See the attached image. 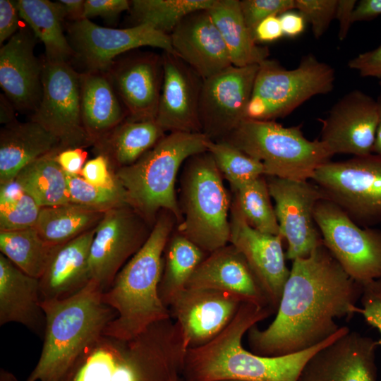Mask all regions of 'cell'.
<instances>
[{
    "label": "cell",
    "instance_id": "obj_1",
    "mask_svg": "<svg viewBox=\"0 0 381 381\" xmlns=\"http://www.w3.org/2000/svg\"><path fill=\"white\" fill-rule=\"evenodd\" d=\"M273 322L248 332L251 352L281 356L315 346L341 327L336 320L361 312L357 306L363 285L341 267L323 244L292 261Z\"/></svg>",
    "mask_w": 381,
    "mask_h": 381
},
{
    "label": "cell",
    "instance_id": "obj_2",
    "mask_svg": "<svg viewBox=\"0 0 381 381\" xmlns=\"http://www.w3.org/2000/svg\"><path fill=\"white\" fill-rule=\"evenodd\" d=\"M188 349L180 325L171 318L131 339L102 334L60 381H181Z\"/></svg>",
    "mask_w": 381,
    "mask_h": 381
},
{
    "label": "cell",
    "instance_id": "obj_3",
    "mask_svg": "<svg viewBox=\"0 0 381 381\" xmlns=\"http://www.w3.org/2000/svg\"><path fill=\"white\" fill-rule=\"evenodd\" d=\"M275 312L270 307L242 303L231 323L207 344L187 350L181 377L184 381H298L307 361L319 350L346 333L341 327L334 335L306 350L281 356H262L245 349L243 335Z\"/></svg>",
    "mask_w": 381,
    "mask_h": 381
},
{
    "label": "cell",
    "instance_id": "obj_4",
    "mask_svg": "<svg viewBox=\"0 0 381 381\" xmlns=\"http://www.w3.org/2000/svg\"><path fill=\"white\" fill-rule=\"evenodd\" d=\"M176 225L172 213L159 212L145 243L120 270L110 288L103 292L104 303L116 312L103 334L131 339L150 325L171 318L169 308L159 297V285L163 253Z\"/></svg>",
    "mask_w": 381,
    "mask_h": 381
},
{
    "label": "cell",
    "instance_id": "obj_5",
    "mask_svg": "<svg viewBox=\"0 0 381 381\" xmlns=\"http://www.w3.org/2000/svg\"><path fill=\"white\" fill-rule=\"evenodd\" d=\"M95 280L65 299L42 302L45 315L44 342L39 361L26 381H60L83 349L116 317L104 303Z\"/></svg>",
    "mask_w": 381,
    "mask_h": 381
},
{
    "label": "cell",
    "instance_id": "obj_6",
    "mask_svg": "<svg viewBox=\"0 0 381 381\" xmlns=\"http://www.w3.org/2000/svg\"><path fill=\"white\" fill-rule=\"evenodd\" d=\"M210 139L202 133L165 135L135 163L118 168L115 175L128 204L153 226L162 210L182 222L175 185L180 168L191 156L207 152Z\"/></svg>",
    "mask_w": 381,
    "mask_h": 381
},
{
    "label": "cell",
    "instance_id": "obj_7",
    "mask_svg": "<svg viewBox=\"0 0 381 381\" xmlns=\"http://www.w3.org/2000/svg\"><path fill=\"white\" fill-rule=\"evenodd\" d=\"M178 203L183 218L179 233L207 254L229 243L232 195L208 152L183 164Z\"/></svg>",
    "mask_w": 381,
    "mask_h": 381
},
{
    "label": "cell",
    "instance_id": "obj_8",
    "mask_svg": "<svg viewBox=\"0 0 381 381\" xmlns=\"http://www.w3.org/2000/svg\"><path fill=\"white\" fill-rule=\"evenodd\" d=\"M262 162L265 176L307 181L333 156L316 139L310 140L301 126H284L274 121L244 119L224 139Z\"/></svg>",
    "mask_w": 381,
    "mask_h": 381
},
{
    "label": "cell",
    "instance_id": "obj_9",
    "mask_svg": "<svg viewBox=\"0 0 381 381\" xmlns=\"http://www.w3.org/2000/svg\"><path fill=\"white\" fill-rule=\"evenodd\" d=\"M334 80L333 68L312 54L291 70L267 59L259 64L244 119L274 121L286 116L311 97L330 92Z\"/></svg>",
    "mask_w": 381,
    "mask_h": 381
},
{
    "label": "cell",
    "instance_id": "obj_10",
    "mask_svg": "<svg viewBox=\"0 0 381 381\" xmlns=\"http://www.w3.org/2000/svg\"><path fill=\"white\" fill-rule=\"evenodd\" d=\"M311 180L355 223H381V157L371 154L320 166Z\"/></svg>",
    "mask_w": 381,
    "mask_h": 381
},
{
    "label": "cell",
    "instance_id": "obj_11",
    "mask_svg": "<svg viewBox=\"0 0 381 381\" xmlns=\"http://www.w3.org/2000/svg\"><path fill=\"white\" fill-rule=\"evenodd\" d=\"M314 217L323 244L351 278L363 284L381 277V231L358 225L327 198Z\"/></svg>",
    "mask_w": 381,
    "mask_h": 381
},
{
    "label": "cell",
    "instance_id": "obj_12",
    "mask_svg": "<svg viewBox=\"0 0 381 381\" xmlns=\"http://www.w3.org/2000/svg\"><path fill=\"white\" fill-rule=\"evenodd\" d=\"M42 97L31 116L55 136L63 149L91 144L80 110V74L67 61L42 64Z\"/></svg>",
    "mask_w": 381,
    "mask_h": 381
},
{
    "label": "cell",
    "instance_id": "obj_13",
    "mask_svg": "<svg viewBox=\"0 0 381 381\" xmlns=\"http://www.w3.org/2000/svg\"><path fill=\"white\" fill-rule=\"evenodd\" d=\"M152 226L128 205L104 212L95 228L89 256L91 279L104 292L145 243Z\"/></svg>",
    "mask_w": 381,
    "mask_h": 381
},
{
    "label": "cell",
    "instance_id": "obj_14",
    "mask_svg": "<svg viewBox=\"0 0 381 381\" xmlns=\"http://www.w3.org/2000/svg\"><path fill=\"white\" fill-rule=\"evenodd\" d=\"M267 183L279 228L287 242L286 258L294 260L308 256L322 239L314 212L317 203L326 198L322 190L307 181L267 176Z\"/></svg>",
    "mask_w": 381,
    "mask_h": 381
},
{
    "label": "cell",
    "instance_id": "obj_15",
    "mask_svg": "<svg viewBox=\"0 0 381 381\" xmlns=\"http://www.w3.org/2000/svg\"><path fill=\"white\" fill-rule=\"evenodd\" d=\"M258 68L231 65L203 80L199 116L202 133L209 139H224L244 120Z\"/></svg>",
    "mask_w": 381,
    "mask_h": 381
},
{
    "label": "cell",
    "instance_id": "obj_16",
    "mask_svg": "<svg viewBox=\"0 0 381 381\" xmlns=\"http://www.w3.org/2000/svg\"><path fill=\"white\" fill-rule=\"evenodd\" d=\"M72 48L90 71L107 73L118 55L140 47L150 46L174 54L169 35L148 24L128 28H104L82 19L69 28Z\"/></svg>",
    "mask_w": 381,
    "mask_h": 381
},
{
    "label": "cell",
    "instance_id": "obj_17",
    "mask_svg": "<svg viewBox=\"0 0 381 381\" xmlns=\"http://www.w3.org/2000/svg\"><path fill=\"white\" fill-rule=\"evenodd\" d=\"M322 123L320 140L332 155L373 154L379 120L376 99L355 90L339 99Z\"/></svg>",
    "mask_w": 381,
    "mask_h": 381
},
{
    "label": "cell",
    "instance_id": "obj_18",
    "mask_svg": "<svg viewBox=\"0 0 381 381\" xmlns=\"http://www.w3.org/2000/svg\"><path fill=\"white\" fill-rule=\"evenodd\" d=\"M283 240L280 234H266L251 227L231 203L229 243L243 254L275 312L290 273L285 262Z\"/></svg>",
    "mask_w": 381,
    "mask_h": 381
},
{
    "label": "cell",
    "instance_id": "obj_19",
    "mask_svg": "<svg viewBox=\"0 0 381 381\" xmlns=\"http://www.w3.org/2000/svg\"><path fill=\"white\" fill-rule=\"evenodd\" d=\"M242 303L219 291L186 288L169 309L171 318L183 330L188 348L193 349L218 336L233 320Z\"/></svg>",
    "mask_w": 381,
    "mask_h": 381
},
{
    "label": "cell",
    "instance_id": "obj_20",
    "mask_svg": "<svg viewBox=\"0 0 381 381\" xmlns=\"http://www.w3.org/2000/svg\"><path fill=\"white\" fill-rule=\"evenodd\" d=\"M164 77L156 122L164 132L202 133L203 78L174 54L163 52Z\"/></svg>",
    "mask_w": 381,
    "mask_h": 381
},
{
    "label": "cell",
    "instance_id": "obj_21",
    "mask_svg": "<svg viewBox=\"0 0 381 381\" xmlns=\"http://www.w3.org/2000/svg\"><path fill=\"white\" fill-rule=\"evenodd\" d=\"M378 343L350 329L316 352L303 368L298 381H377Z\"/></svg>",
    "mask_w": 381,
    "mask_h": 381
},
{
    "label": "cell",
    "instance_id": "obj_22",
    "mask_svg": "<svg viewBox=\"0 0 381 381\" xmlns=\"http://www.w3.org/2000/svg\"><path fill=\"white\" fill-rule=\"evenodd\" d=\"M107 73L128 119L156 120L164 77L162 55L129 56L114 61Z\"/></svg>",
    "mask_w": 381,
    "mask_h": 381
},
{
    "label": "cell",
    "instance_id": "obj_23",
    "mask_svg": "<svg viewBox=\"0 0 381 381\" xmlns=\"http://www.w3.org/2000/svg\"><path fill=\"white\" fill-rule=\"evenodd\" d=\"M186 288L217 290L242 302L271 308L246 258L231 243L209 253L196 268Z\"/></svg>",
    "mask_w": 381,
    "mask_h": 381
},
{
    "label": "cell",
    "instance_id": "obj_24",
    "mask_svg": "<svg viewBox=\"0 0 381 381\" xmlns=\"http://www.w3.org/2000/svg\"><path fill=\"white\" fill-rule=\"evenodd\" d=\"M169 37L174 54L203 80L232 65L225 43L208 10L186 16Z\"/></svg>",
    "mask_w": 381,
    "mask_h": 381
},
{
    "label": "cell",
    "instance_id": "obj_25",
    "mask_svg": "<svg viewBox=\"0 0 381 381\" xmlns=\"http://www.w3.org/2000/svg\"><path fill=\"white\" fill-rule=\"evenodd\" d=\"M35 40L20 30L0 49V85L18 110L35 111L42 97L43 64L34 54Z\"/></svg>",
    "mask_w": 381,
    "mask_h": 381
},
{
    "label": "cell",
    "instance_id": "obj_26",
    "mask_svg": "<svg viewBox=\"0 0 381 381\" xmlns=\"http://www.w3.org/2000/svg\"><path fill=\"white\" fill-rule=\"evenodd\" d=\"M95 228L56 246L39 279L42 301L71 297L92 279L89 256Z\"/></svg>",
    "mask_w": 381,
    "mask_h": 381
},
{
    "label": "cell",
    "instance_id": "obj_27",
    "mask_svg": "<svg viewBox=\"0 0 381 381\" xmlns=\"http://www.w3.org/2000/svg\"><path fill=\"white\" fill-rule=\"evenodd\" d=\"M40 280L0 254V325L21 324L32 332L44 333Z\"/></svg>",
    "mask_w": 381,
    "mask_h": 381
},
{
    "label": "cell",
    "instance_id": "obj_28",
    "mask_svg": "<svg viewBox=\"0 0 381 381\" xmlns=\"http://www.w3.org/2000/svg\"><path fill=\"white\" fill-rule=\"evenodd\" d=\"M61 150L59 140L35 121L6 124L0 133V184L13 181L32 162Z\"/></svg>",
    "mask_w": 381,
    "mask_h": 381
},
{
    "label": "cell",
    "instance_id": "obj_29",
    "mask_svg": "<svg viewBox=\"0 0 381 381\" xmlns=\"http://www.w3.org/2000/svg\"><path fill=\"white\" fill-rule=\"evenodd\" d=\"M83 126L91 144H97L128 116L107 73L80 74Z\"/></svg>",
    "mask_w": 381,
    "mask_h": 381
},
{
    "label": "cell",
    "instance_id": "obj_30",
    "mask_svg": "<svg viewBox=\"0 0 381 381\" xmlns=\"http://www.w3.org/2000/svg\"><path fill=\"white\" fill-rule=\"evenodd\" d=\"M208 11L225 43L233 66L259 65L268 59L270 51L258 44L244 20L239 0H216Z\"/></svg>",
    "mask_w": 381,
    "mask_h": 381
},
{
    "label": "cell",
    "instance_id": "obj_31",
    "mask_svg": "<svg viewBox=\"0 0 381 381\" xmlns=\"http://www.w3.org/2000/svg\"><path fill=\"white\" fill-rule=\"evenodd\" d=\"M208 254L176 230L171 234L163 253L159 295L169 308L193 272Z\"/></svg>",
    "mask_w": 381,
    "mask_h": 381
},
{
    "label": "cell",
    "instance_id": "obj_32",
    "mask_svg": "<svg viewBox=\"0 0 381 381\" xmlns=\"http://www.w3.org/2000/svg\"><path fill=\"white\" fill-rule=\"evenodd\" d=\"M20 16L44 44L46 60L66 61L75 54L63 32L65 18L59 2L49 0L17 1Z\"/></svg>",
    "mask_w": 381,
    "mask_h": 381
},
{
    "label": "cell",
    "instance_id": "obj_33",
    "mask_svg": "<svg viewBox=\"0 0 381 381\" xmlns=\"http://www.w3.org/2000/svg\"><path fill=\"white\" fill-rule=\"evenodd\" d=\"M165 132L156 121H133L126 118L97 144L119 168L129 166L150 150Z\"/></svg>",
    "mask_w": 381,
    "mask_h": 381
},
{
    "label": "cell",
    "instance_id": "obj_34",
    "mask_svg": "<svg viewBox=\"0 0 381 381\" xmlns=\"http://www.w3.org/2000/svg\"><path fill=\"white\" fill-rule=\"evenodd\" d=\"M105 212L72 202L41 207L35 228L45 242L57 246L95 228Z\"/></svg>",
    "mask_w": 381,
    "mask_h": 381
},
{
    "label": "cell",
    "instance_id": "obj_35",
    "mask_svg": "<svg viewBox=\"0 0 381 381\" xmlns=\"http://www.w3.org/2000/svg\"><path fill=\"white\" fill-rule=\"evenodd\" d=\"M56 154L29 164L15 179L22 189L41 207L71 202L67 175L56 162Z\"/></svg>",
    "mask_w": 381,
    "mask_h": 381
},
{
    "label": "cell",
    "instance_id": "obj_36",
    "mask_svg": "<svg viewBox=\"0 0 381 381\" xmlns=\"http://www.w3.org/2000/svg\"><path fill=\"white\" fill-rule=\"evenodd\" d=\"M55 248L42 239L35 227L0 231L1 253L35 278L42 277Z\"/></svg>",
    "mask_w": 381,
    "mask_h": 381
},
{
    "label": "cell",
    "instance_id": "obj_37",
    "mask_svg": "<svg viewBox=\"0 0 381 381\" xmlns=\"http://www.w3.org/2000/svg\"><path fill=\"white\" fill-rule=\"evenodd\" d=\"M216 0H133L131 13L138 24H148L169 35L188 14L211 8Z\"/></svg>",
    "mask_w": 381,
    "mask_h": 381
},
{
    "label": "cell",
    "instance_id": "obj_38",
    "mask_svg": "<svg viewBox=\"0 0 381 381\" xmlns=\"http://www.w3.org/2000/svg\"><path fill=\"white\" fill-rule=\"evenodd\" d=\"M232 193V202L251 227L263 233L279 234L274 207L264 176Z\"/></svg>",
    "mask_w": 381,
    "mask_h": 381
},
{
    "label": "cell",
    "instance_id": "obj_39",
    "mask_svg": "<svg viewBox=\"0 0 381 381\" xmlns=\"http://www.w3.org/2000/svg\"><path fill=\"white\" fill-rule=\"evenodd\" d=\"M207 152L212 155L223 178L230 184L231 191L265 176L261 162L226 141L210 139Z\"/></svg>",
    "mask_w": 381,
    "mask_h": 381
},
{
    "label": "cell",
    "instance_id": "obj_40",
    "mask_svg": "<svg viewBox=\"0 0 381 381\" xmlns=\"http://www.w3.org/2000/svg\"><path fill=\"white\" fill-rule=\"evenodd\" d=\"M68 191L71 202L105 212L128 205L122 186L104 188L87 182L80 175H67Z\"/></svg>",
    "mask_w": 381,
    "mask_h": 381
},
{
    "label": "cell",
    "instance_id": "obj_41",
    "mask_svg": "<svg viewBox=\"0 0 381 381\" xmlns=\"http://www.w3.org/2000/svg\"><path fill=\"white\" fill-rule=\"evenodd\" d=\"M41 207L24 190L0 200V231L35 227Z\"/></svg>",
    "mask_w": 381,
    "mask_h": 381
},
{
    "label": "cell",
    "instance_id": "obj_42",
    "mask_svg": "<svg viewBox=\"0 0 381 381\" xmlns=\"http://www.w3.org/2000/svg\"><path fill=\"white\" fill-rule=\"evenodd\" d=\"M338 0H295L294 8L309 22L315 38L319 39L335 18Z\"/></svg>",
    "mask_w": 381,
    "mask_h": 381
},
{
    "label": "cell",
    "instance_id": "obj_43",
    "mask_svg": "<svg viewBox=\"0 0 381 381\" xmlns=\"http://www.w3.org/2000/svg\"><path fill=\"white\" fill-rule=\"evenodd\" d=\"M240 5L244 20L254 34L258 24L265 18L294 9L295 0H242Z\"/></svg>",
    "mask_w": 381,
    "mask_h": 381
},
{
    "label": "cell",
    "instance_id": "obj_44",
    "mask_svg": "<svg viewBox=\"0 0 381 381\" xmlns=\"http://www.w3.org/2000/svg\"><path fill=\"white\" fill-rule=\"evenodd\" d=\"M362 285L361 314L368 324L379 331L381 343V277Z\"/></svg>",
    "mask_w": 381,
    "mask_h": 381
},
{
    "label": "cell",
    "instance_id": "obj_45",
    "mask_svg": "<svg viewBox=\"0 0 381 381\" xmlns=\"http://www.w3.org/2000/svg\"><path fill=\"white\" fill-rule=\"evenodd\" d=\"M80 176L87 182L100 187L116 188L121 186L115 173L110 170L108 157L102 154L86 162Z\"/></svg>",
    "mask_w": 381,
    "mask_h": 381
},
{
    "label": "cell",
    "instance_id": "obj_46",
    "mask_svg": "<svg viewBox=\"0 0 381 381\" xmlns=\"http://www.w3.org/2000/svg\"><path fill=\"white\" fill-rule=\"evenodd\" d=\"M130 8L131 1L127 0H86L83 19L95 16L114 19L121 13L129 10Z\"/></svg>",
    "mask_w": 381,
    "mask_h": 381
},
{
    "label": "cell",
    "instance_id": "obj_47",
    "mask_svg": "<svg viewBox=\"0 0 381 381\" xmlns=\"http://www.w3.org/2000/svg\"><path fill=\"white\" fill-rule=\"evenodd\" d=\"M348 66L357 71L362 77L378 78L381 80V45L351 59L348 62Z\"/></svg>",
    "mask_w": 381,
    "mask_h": 381
},
{
    "label": "cell",
    "instance_id": "obj_48",
    "mask_svg": "<svg viewBox=\"0 0 381 381\" xmlns=\"http://www.w3.org/2000/svg\"><path fill=\"white\" fill-rule=\"evenodd\" d=\"M19 11L17 1H0V43L10 39L18 28Z\"/></svg>",
    "mask_w": 381,
    "mask_h": 381
},
{
    "label": "cell",
    "instance_id": "obj_49",
    "mask_svg": "<svg viewBox=\"0 0 381 381\" xmlns=\"http://www.w3.org/2000/svg\"><path fill=\"white\" fill-rule=\"evenodd\" d=\"M87 152L83 147L66 148L54 155V159L66 175H80L85 164Z\"/></svg>",
    "mask_w": 381,
    "mask_h": 381
},
{
    "label": "cell",
    "instance_id": "obj_50",
    "mask_svg": "<svg viewBox=\"0 0 381 381\" xmlns=\"http://www.w3.org/2000/svg\"><path fill=\"white\" fill-rule=\"evenodd\" d=\"M283 36L279 16H271L265 18L254 30V37L257 42H272Z\"/></svg>",
    "mask_w": 381,
    "mask_h": 381
},
{
    "label": "cell",
    "instance_id": "obj_51",
    "mask_svg": "<svg viewBox=\"0 0 381 381\" xmlns=\"http://www.w3.org/2000/svg\"><path fill=\"white\" fill-rule=\"evenodd\" d=\"M356 4L355 0H338L337 1L335 18L339 22L338 38L340 41L345 40L349 33L351 25L353 23L352 16Z\"/></svg>",
    "mask_w": 381,
    "mask_h": 381
},
{
    "label": "cell",
    "instance_id": "obj_52",
    "mask_svg": "<svg viewBox=\"0 0 381 381\" xmlns=\"http://www.w3.org/2000/svg\"><path fill=\"white\" fill-rule=\"evenodd\" d=\"M279 17L284 36L294 37L304 30L306 20L299 13L286 11Z\"/></svg>",
    "mask_w": 381,
    "mask_h": 381
},
{
    "label": "cell",
    "instance_id": "obj_53",
    "mask_svg": "<svg viewBox=\"0 0 381 381\" xmlns=\"http://www.w3.org/2000/svg\"><path fill=\"white\" fill-rule=\"evenodd\" d=\"M381 15V0H361L356 4L352 21L372 20Z\"/></svg>",
    "mask_w": 381,
    "mask_h": 381
},
{
    "label": "cell",
    "instance_id": "obj_54",
    "mask_svg": "<svg viewBox=\"0 0 381 381\" xmlns=\"http://www.w3.org/2000/svg\"><path fill=\"white\" fill-rule=\"evenodd\" d=\"M62 8L64 17L74 22L83 19L85 1L83 0H60L58 1Z\"/></svg>",
    "mask_w": 381,
    "mask_h": 381
},
{
    "label": "cell",
    "instance_id": "obj_55",
    "mask_svg": "<svg viewBox=\"0 0 381 381\" xmlns=\"http://www.w3.org/2000/svg\"><path fill=\"white\" fill-rule=\"evenodd\" d=\"M378 106L379 120L376 131L373 154L381 157V93L376 99Z\"/></svg>",
    "mask_w": 381,
    "mask_h": 381
},
{
    "label": "cell",
    "instance_id": "obj_56",
    "mask_svg": "<svg viewBox=\"0 0 381 381\" xmlns=\"http://www.w3.org/2000/svg\"><path fill=\"white\" fill-rule=\"evenodd\" d=\"M13 110L10 109L8 101L4 98H1V122L6 124L13 121Z\"/></svg>",
    "mask_w": 381,
    "mask_h": 381
},
{
    "label": "cell",
    "instance_id": "obj_57",
    "mask_svg": "<svg viewBox=\"0 0 381 381\" xmlns=\"http://www.w3.org/2000/svg\"><path fill=\"white\" fill-rule=\"evenodd\" d=\"M0 381H17V380L12 373L1 369Z\"/></svg>",
    "mask_w": 381,
    "mask_h": 381
},
{
    "label": "cell",
    "instance_id": "obj_58",
    "mask_svg": "<svg viewBox=\"0 0 381 381\" xmlns=\"http://www.w3.org/2000/svg\"><path fill=\"white\" fill-rule=\"evenodd\" d=\"M215 381H246V380H237V379H222V380H218Z\"/></svg>",
    "mask_w": 381,
    "mask_h": 381
},
{
    "label": "cell",
    "instance_id": "obj_59",
    "mask_svg": "<svg viewBox=\"0 0 381 381\" xmlns=\"http://www.w3.org/2000/svg\"><path fill=\"white\" fill-rule=\"evenodd\" d=\"M380 83V85H381V80H380V83Z\"/></svg>",
    "mask_w": 381,
    "mask_h": 381
}]
</instances>
